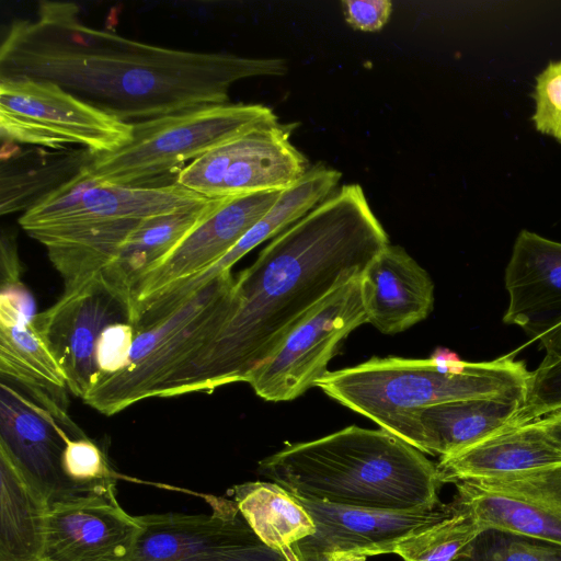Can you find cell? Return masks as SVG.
<instances>
[{
  "instance_id": "cell-1",
  "label": "cell",
  "mask_w": 561,
  "mask_h": 561,
  "mask_svg": "<svg viewBox=\"0 0 561 561\" xmlns=\"http://www.w3.org/2000/svg\"><path fill=\"white\" fill-rule=\"evenodd\" d=\"M287 70L284 58L172 49L96 30L61 1H41L36 19L14 21L0 47V78L53 82L127 123L226 104L234 82Z\"/></svg>"
},
{
  "instance_id": "cell-2",
  "label": "cell",
  "mask_w": 561,
  "mask_h": 561,
  "mask_svg": "<svg viewBox=\"0 0 561 561\" xmlns=\"http://www.w3.org/2000/svg\"><path fill=\"white\" fill-rule=\"evenodd\" d=\"M389 244L362 186L344 184L274 237L236 276V308L161 398L245 382L293 328Z\"/></svg>"
},
{
  "instance_id": "cell-3",
  "label": "cell",
  "mask_w": 561,
  "mask_h": 561,
  "mask_svg": "<svg viewBox=\"0 0 561 561\" xmlns=\"http://www.w3.org/2000/svg\"><path fill=\"white\" fill-rule=\"evenodd\" d=\"M257 471L294 496L375 511L440 504L437 465L383 430L351 425L262 459Z\"/></svg>"
},
{
  "instance_id": "cell-4",
  "label": "cell",
  "mask_w": 561,
  "mask_h": 561,
  "mask_svg": "<svg viewBox=\"0 0 561 561\" xmlns=\"http://www.w3.org/2000/svg\"><path fill=\"white\" fill-rule=\"evenodd\" d=\"M529 376L513 355L472 363L437 348L426 359L373 357L329 371L317 387L394 435L405 414L426 407L474 398L525 400Z\"/></svg>"
},
{
  "instance_id": "cell-5",
  "label": "cell",
  "mask_w": 561,
  "mask_h": 561,
  "mask_svg": "<svg viewBox=\"0 0 561 561\" xmlns=\"http://www.w3.org/2000/svg\"><path fill=\"white\" fill-rule=\"evenodd\" d=\"M231 271L198 290L159 322L136 332L128 363L98 382L83 398L110 416L165 387L215 341L236 308Z\"/></svg>"
},
{
  "instance_id": "cell-6",
  "label": "cell",
  "mask_w": 561,
  "mask_h": 561,
  "mask_svg": "<svg viewBox=\"0 0 561 561\" xmlns=\"http://www.w3.org/2000/svg\"><path fill=\"white\" fill-rule=\"evenodd\" d=\"M278 123L264 104H216L133 123L131 139L118 149L88 154L83 168L119 185L150 186L210 149L260 126Z\"/></svg>"
},
{
  "instance_id": "cell-7",
  "label": "cell",
  "mask_w": 561,
  "mask_h": 561,
  "mask_svg": "<svg viewBox=\"0 0 561 561\" xmlns=\"http://www.w3.org/2000/svg\"><path fill=\"white\" fill-rule=\"evenodd\" d=\"M360 275L314 305L249 374L245 382L257 397L270 402L291 401L317 387L342 342L367 323Z\"/></svg>"
},
{
  "instance_id": "cell-8",
  "label": "cell",
  "mask_w": 561,
  "mask_h": 561,
  "mask_svg": "<svg viewBox=\"0 0 561 561\" xmlns=\"http://www.w3.org/2000/svg\"><path fill=\"white\" fill-rule=\"evenodd\" d=\"M0 129L11 141L51 149L79 145L90 154L114 151L133 136V123L53 82L24 78H0Z\"/></svg>"
},
{
  "instance_id": "cell-9",
  "label": "cell",
  "mask_w": 561,
  "mask_h": 561,
  "mask_svg": "<svg viewBox=\"0 0 561 561\" xmlns=\"http://www.w3.org/2000/svg\"><path fill=\"white\" fill-rule=\"evenodd\" d=\"M64 402L66 398L1 377L0 450L48 505L94 492L72 482L62 469L68 440L83 434Z\"/></svg>"
},
{
  "instance_id": "cell-10",
  "label": "cell",
  "mask_w": 561,
  "mask_h": 561,
  "mask_svg": "<svg viewBox=\"0 0 561 561\" xmlns=\"http://www.w3.org/2000/svg\"><path fill=\"white\" fill-rule=\"evenodd\" d=\"M294 128L278 122L241 134L193 160L175 182L208 199L286 191L310 168L290 141Z\"/></svg>"
},
{
  "instance_id": "cell-11",
  "label": "cell",
  "mask_w": 561,
  "mask_h": 561,
  "mask_svg": "<svg viewBox=\"0 0 561 561\" xmlns=\"http://www.w3.org/2000/svg\"><path fill=\"white\" fill-rule=\"evenodd\" d=\"M135 327L133 296L113 285L100 271L64 288L60 298L35 314V323L60 366L67 388L83 398L98 378L95 351L102 332L111 324Z\"/></svg>"
},
{
  "instance_id": "cell-12",
  "label": "cell",
  "mask_w": 561,
  "mask_h": 561,
  "mask_svg": "<svg viewBox=\"0 0 561 561\" xmlns=\"http://www.w3.org/2000/svg\"><path fill=\"white\" fill-rule=\"evenodd\" d=\"M207 501L211 514L137 516L142 529L129 561H291L260 539L234 501Z\"/></svg>"
},
{
  "instance_id": "cell-13",
  "label": "cell",
  "mask_w": 561,
  "mask_h": 561,
  "mask_svg": "<svg viewBox=\"0 0 561 561\" xmlns=\"http://www.w3.org/2000/svg\"><path fill=\"white\" fill-rule=\"evenodd\" d=\"M209 199L176 182L129 186L103 182L82 167L35 201L19 219L27 233L46 228L115 220H144L190 209Z\"/></svg>"
},
{
  "instance_id": "cell-14",
  "label": "cell",
  "mask_w": 561,
  "mask_h": 561,
  "mask_svg": "<svg viewBox=\"0 0 561 561\" xmlns=\"http://www.w3.org/2000/svg\"><path fill=\"white\" fill-rule=\"evenodd\" d=\"M454 484L455 500L485 534L561 545V463Z\"/></svg>"
},
{
  "instance_id": "cell-15",
  "label": "cell",
  "mask_w": 561,
  "mask_h": 561,
  "mask_svg": "<svg viewBox=\"0 0 561 561\" xmlns=\"http://www.w3.org/2000/svg\"><path fill=\"white\" fill-rule=\"evenodd\" d=\"M115 485L48 505L41 561H129L141 533Z\"/></svg>"
},
{
  "instance_id": "cell-16",
  "label": "cell",
  "mask_w": 561,
  "mask_h": 561,
  "mask_svg": "<svg viewBox=\"0 0 561 561\" xmlns=\"http://www.w3.org/2000/svg\"><path fill=\"white\" fill-rule=\"evenodd\" d=\"M298 500L316 525L313 535L293 547L299 561H331L339 553H392L404 537L439 522L453 510V502L409 511H375Z\"/></svg>"
},
{
  "instance_id": "cell-17",
  "label": "cell",
  "mask_w": 561,
  "mask_h": 561,
  "mask_svg": "<svg viewBox=\"0 0 561 561\" xmlns=\"http://www.w3.org/2000/svg\"><path fill=\"white\" fill-rule=\"evenodd\" d=\"M508 307L503 322L518 325L546 355L561 351V242L522 230L505 270Z\"/></svg>"
},
{
  "instance_id": "cell-18",
  "label": "cell",
  "mask_w": 561,
  "mask_h": 561,
  "mask_svg": "<svg viewBox=\"0 0 561 561\" xmlns=\"http://www.w3.org/2000/svg\"><path fill=\"white\" fill-rule=\"evenodd\" d=\"M282 192L216 199L211 209L134 290L136 306L209 268L272 208Z\"/></svg>"
},
{
  "instance_id": "cell-19",
  "label": "cell",
  "mask_w": 561,
  "mask_h": 561,
  "mask_svg": "<svg viewBox=\"0 0 561 561\" xmlns=\"http://www.w3.org/2000/svg\"><path fill=\"white\" fill-rule=\"evenodd\" d=\"M342 173L322 163L309 168L304 178L283 191L272 208L218 262L193 277L178 282L148 301L150 313L164 318L198 290L231 267L262 242L273 239L337 188Z\"/></svg>"
},
{
  "instance_id": "cell-20",
  "label": "cell",
  "mask_w": 561,
  "mask_h": 561,
  "mask_svg": "<svg viewBox=\"0 0 561 561\" xmlns=\"http://www.w3.org/2000/svg\"><path fill=\"white\" fill-rule=\"evenodd\" d=\"M524 400L474 398L411 411L394 436L423 454L446 457L516 425Z\"/></svg>"
},
{
  "instance_id": "cell-21",
  "label": "cell",
  "mask_w": 561,
  "mask_h": 561,
  "mask_svg": "<svg viewBox=\"0 0 561 561\" xmlns=\"http://www.w3.org/2000/svg\"><path fill=\"white\" fill-rule=\"evenodd\" d=\"M360 276L367 323L383 334L403 332L433 310L431 276L400 245L387 244Z\"/></svg>"
},
{
  "instance_id": "cell-22",
  "label": "cell",
  "mask_w": 561,
  "mask_h": 561,
  "mask_svg": "<svg viewBox=\"0 0 561 561\" xmlns=\"http://www.w3.org/2000/svg\"><path fill=\"white\" fill-rule=\"evenodd\" d=\"M35 314L33 299L21 280L1 285V377L65 397V375L35 323Z\"/></svg>"
},
{
  "instance_id": "cell-23",
  "label": "cell",
  "mask_w": 561,
  "mask_h": 561,
  "mask_svg": "<svg viewBox=\"0 0 561 561\" xmlns=\"http://www.w3.org/2000/svg\"><path fill=\"white\" fill-rule=\"evenodd\" d=\"M561 463V449L535 422L500 431L437 465L443 483L493 479Z\"/></svg>"
},
{
  "instance_id": "cell-24",
  "label": "cell",
  "mask_w": 561,
  "mask_h": 561,
  "mask_svg": "<svg viewBox=\"0 0 561 561\" xmlns=\"http://www.w3.org/2000/svg\"><path fill=\"white\" fill-rule=\"evenodd\" d=\"M216 199L179 211L141 220L101 271L118 288L129 293L158 266L211 209ZM135 300V299H134Z\"/></svg>"
},
{
  "instance_id": "cell-25",
  "label": "cell",
  "mask_w": 561,
  "mask_h": 561,
  "mask_svg": "<svg viewBox=\"0 0 561 561\" xmlns=\"http://www.w3.org/2000/svg\"><path fill=\"white\" fill-rule=\"evenodd\" d=\"M239 511L268 547L299 561L293 547L316 533V525L299 500L274 482H245L232 488Z\"/></svg>"
},
{
  "instance_id": "cell-26",
  "label": "cell",
  "mask_w": 561,
  "mask_h": 561,
  "mask_svg": "<svg viewBox=\"0 0 561 561\" xmlns=\"http://www.w3.org/2000/svg\"><path fill=\"white\" fill-rule=\"evenodd\" d=\"M0 561H41L48 503L0 450Z\"/></svg>"
},
{
  "instance_id": "cell-27",
  "label": "cell",
  "mask_w": 561,
  "mask_h": 561,
  "mask_svg": "<svg viewBox=\"0 0 561 561\" xmlns=\"http://www.w3.org/2000/svg\"><path fill=\"white\" fill-rule=\"evenodd\" d=\"M484 534L472 514L454 499L445 518L404 537L392 553L403 561H466Z\"/></svg>"
},
{
  "instance_id": "cell-28",
  "label": "cell",
  "mask_w": 561,
  "mask_h": 561,
  "mask_svg": "<svg viewBox=\"0 0 561 561\" xmlns=\"http://www.w3.org/2000/svg\"><path fill=\"white\" fill-rule=\"evenodd\" d=\"M62 469L72 482L89 491L115 485V473L105 453L84 433L68 440Z\"/></svg>"
},
{
  "instance_id": "cell-29",
  "label": "cell",
  "mask_w": 561,
  "mask_h": 561,
  "mask_svg": "<svg viewBox=\"0 0 561 561\" xmlns=\"http://www.w3.org/2000/svg\"><path fill=\"white\" fill-rule=\"evenodd\" d=\"M561 410V351L546 355L530 371L524 404L517 415V425L529 423Z\"/></svg>"
},
{
  "instance_id": "cell-30",
  "label": "cell",
  "mask_w": 561,
  "mask_h": 561,
  "mask_svg": "<svg viewBox=\"0 0 561 561\" xmlns=\"http://www.w3.org/2000/svg\"><path fill=\"white\" fill-rule=\"evenodd\" d=\"M534 126L561 144V59L550 61L536 77Z\"/></svg>"
},
{
  "instance_id": "cell-31",
  "label": "cell",
  "mask_w": 561,
  "mask_h": 561,
  "mask_svg": "<svg viewBox=\"0 0 561 561\" xmlns=\"http://www.w3.org/2000/svg\"><path fill=\"white\" fill-rule=\"evenodd\" d=\"M135 335L136 330L130 322L111 324L102 332L95 351L99 374L93 387L126 366Z\"/></svg>"
},
{
  "instance_id": "cell-32",
  "label": "cell",
  "mask_w": 561,
  "mask_h": 561,
  "mask_svg": "<svg viewBox=\"0 0 561 561\" xmlns=\"http://www.w3.org/2000/svg\"><path fill=\"white\" fill-rule=\"evenodd\" d=\"M341 7L347 24L363 32L382 30L392 13L389 0H344Z\"/></svg>"
},
{
  "instance_id": "cell-33",
  "label": "cell",
  "mask_w": 561,
  "mask_h": 561,
  "mask_svg": "<svg viewBox=\"0 0 561 561\" xmlns=\"http://www.w3.org/2000/svg\"><path fill=\"white\" fill-rule=\"evenodd\" d=\"M492 561H561V545L516 537L501 542Z\"/></svg>"
},
{
  "instance_id": "cell-34",
  "label": "cell",
  "mask_w": 561,
  "mask_h": 561,
  "mask_svg": "<svg viewBox=\"0 0 561 561\" xmlns=\"http://www.w3.org/2000/svg\"><path fill=\"white\" fill-rule=\"evenodd\" d=\"M0 276L1 285L20 282L21 265L15 238L2 232L0 242Z\"/></svg>"
},
{
  "instance_id": "cell-35",
  "label": "cell",
  "mask_w": 561,
  "mask_h": 561,
  "mask_svg": "<svg viewBox=\"0 0 561 561\" xmlns=\"http://www.w3.org/2000/svg\"><path fill=\"white\" fill-rule=\"evenodd\" d=\"M549 438L561 449V411L550 413L535 421Z\"/></svg>"
},
{
  "instance_id": "cell-36",
  "label": "cell",
  "mask_w": 561,
  "mask_h": 561,
  "mask_svg": "<svg viewBox=\"0 0 561 561\" xmlns=\"http://www.w3.org/2000/svg\"><path fill=\"white\" fill-rule=\"evenodd\" d=\"M331 561H366V557L352 553H339L333 556Z\"/></svg>"
},
{
  "instance_id": "cell-37",
  "label": "cell",
  "mask_w": 561,
  "mask_h": 561,
  "mask_svg": "<svg viewBox=\"0 0 561 561\" xmlns=\"http://www.w3.org/2000/svg\"><path fill=\"white\" fill-rule=\"evenodd\" d=\"M561 411V410H560Z\"/></svg>"
}]
</instances>
